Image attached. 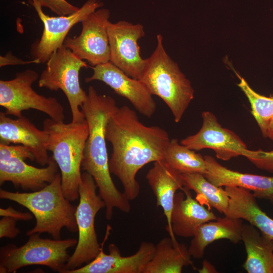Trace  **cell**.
I'll list each match as a JSON object with an SVG mask.
<instances>
[{"instance_id":"obj_1","label":"cell","mask_w":273,"mask_h":273,"mask_svg":"<svg viewBox=\"0 0 273 273\" xmlns=\"http://www.w3.org/2000/svg\"><path fill=\"white\" fill-rule=\"evenodd\" d=\"M106 139L112 145L110 172L121 181L129 200L136 199L140 186L138 171L146 164L164 160L170 141L168 133L157 126H148L128 106L118 107L109 119Z\"/></svg>"},{"instance_id":"obj_2","label":"cell","mask_w":273,"mask_h":273,"mask_svg":"<svg viewBox=\"0 0 273 273\" xmlns=\"http://www.w3.org/2000/svg\"><path fill=\"white\" fill-rule=\"evenodd\" d=\"M118 108L112 97L99 94L93 86L88 87L86 99L81 107L89 131L81 169L94 178L99 194L106 204L107 220L112 219L114 208L125 213L131 208L130 200L117 189L112 179L106 147L107 124Z\"/></svg>"},{"instance_id":"obj_3","label":"cell","mask_w":273,"mask_h":273,"mask_svg":"<svg viewBox=\"0 0 273 273\" xmlns=\"http://www.w3.org/2000/svg\"><path fill=\"white\" fill-rule=\"evenodd\" d=\"M0 198L17 203L28 209L36 219L34 227L26 234L47 233L53 239H61L63 228L72 233L78 232L75 218L76 207L64 195L61 175L41 189L30 193L12 192L0 190Z\"/></svg>"},{"instance_id":"obj_4","label":"cell","mask_w":273,"mask_h":273,"mask_svg":"<svg viewBox=\"0 0 273 273\" xmlns=\"http://www.w3.org/2000/svg\"><path fill=\"white\" fill-rule=\"evenodd\" d=\"M43 129L48 135L47 150L52 152L61 171L64 195L73 202L79 198L81 163L89 133L86 120L65 123L47 118Z\"/></svg>"},{"instance_id":"obj_5","label":"cell","mask_w":273,"mask_h":273,"mask_svg":"<svg viewBox=\"0 0 273 273\" xmlns=\"http://www.w3.org/2000/svg\"><path fill=\"white\" fill-rule=\"evenodd\" d=\"M152 95L161 98L170 109L174 121L179 122L194 99L190 80L167 54L161 34L157 35L156 47L149 58L139 79Z\"/></svg>"},{"instance_id":"obj_6","label":"cell","mask_w":273,"mask_h":273,"mask_svg":"<svg viewBox=\"0 0 273 273\" xmlns=\"http://www.w3.org/2000/svg\"><path fill=\"white\" fill-rule=\"evenodd\" d=\"M40 235L31 234L28 241L19 247L13 244L1 247L0 272H14L26 266L41 265L62 273L71 256L68 249L76 247L77 240L42 238Z\"/></svg>"},{"instance_id":"obj_7","label":"cell","mask_w":273,"mask_h":273,"mask_svg":"<svg viewBox=\"0 0 273 273\" xmlns=\"http://www.w3.org/2000/svg\"><path fill=\"white\" fill-rule=\"evenodd\" d=\"M97 188L93 176L86 171L82 173L78 188L79 202L75 214L78 232L77 244L62 273H68L94 259L107 239V235L100 244L95 227L97 213L106 207L105 202L97 193Z\"/></svg>"},{"instance_id":"obj_8","label":"cell","mask_w":273,"mask_h":273,"mask_svg":"<svg viewBox=\"0 0 273 273\" xmlns=\"http://www.w3.org/2000/svg\"><path fill=\"white\" fill-rule=\"evenodd\" d=\"M87 67L85 62L63 44L47 61L38 80L39 87L55 91L61 89L65 94L69 104L72 122L85 120L81 107L87 94L80 86L79 72L82 68Z\"/></svg>"},{"instance_id":"obj_9","label":"cell","mask_w":273,"mask_h":273,"mask_svg":"<svg viewBox=\"0 0 273 273\" xmlns=\"http://www.w3.org/2000/svg\"><path fill=\"white\" fill-rule=\"evenodd\" d=\"M38 75L33 70L17 73L14 78L0 80V105L5 114L17 117L24 110L35 109L47 114L50 118L64 121V108L55 97H46L37 94L32 85Z\"/></svg>"},{"instance_id":"obj_10","label":"cell","mask_w":273,"mask_h":273,"mask_svg":"<svg viewBox=\"0 0 273 273\" xmlns=\"http://www.w3.org/2000/svg\"><path fill=\"white\" fill-rule=\"evenodd\" d=\"M32 4L43 24L40 38L31 45L30 49L32 60L36 61L37 64L46 63L51 55L64 44L71 28L103 5L99 0H87L74 13L50 17L43 12L39 5Z\"/></svg>"},{"instance_id":"obj_11","label":"cell","mask_w":273,"mask_h":273,"mask_svg":"<svg viewBox=\"0 0 273 273\" xmlns=\"http://www.w3.org/2000/svg\"><path fill=\"white\" fill-rule=\"evenodd\" d=\"M202 125L196 134L183 139L180 144L191 150H213L216 157L228 161L243 156L247 159L254 157L256 151L248 149L241 138L233 131L221 126L215 115L211 112L202 113Z\"/></svg>"},{"instance_id":"obj_12","label":"cell","mask_w":273,"mask_h":273,"mask_svg":"<svg viewBox=\"0 0 273 273\" xmlns=\"http://www.w3.org/2000/svg\"><path fill=\"white\" fill-rule=\"evenodd\" d=\"M110 16V11L107 9L96 10L81 21L80 34L73 38L67 37L64 45L92 66L110 62L108 33Z\"/></svg>"},{"instance_id":"obj_13","label":"cell","mask_w":273,"mask_h":273,"mask_svg":"<svg viewBox=\"0 0 273 273\" xmlns=\"http://www.w3.org/2000/svg\"><path fill=\"white\" fill-rule=\"evenodd\" d=\"M110 60L126 74L139 79L145 65L138 41L145 36L144 26L125 21L108 24Z\"/></svg>"},{"instance_id":"obj_14","label":"cell","mask_w":273,"mask_h":273,"mask_svg":"<svg viewBox=\"0 0 273 273\" xmlns=\"http://www.w3.org/2000/svg\"><path fill=\"white\" fill-rule=\"evenodd\" d=\"M93 75L85 78L87 83L99 80L110 86L118 95L127 99L142 115L151 117L156 109L152 95L139 80L126 74L111 62L92 66Z\"/></svg>"},{"instance_id":"obj_15","label":"cell","mask_w":273,"mask_h":273,"mask_svg":"<svg viewBox=\"0 0 273 273\" xmlns=\"http://www.w3.org/2000/svg\"><path fill=\"white\" fill-rule=\"evenodd\" d=\"M155 249L153 243L143 242L135 253L122 256L118 247L110 244L109 254L103 251V247L94 259L68 273H143L154 255Z\"/></svg>"},{"instance_id":"obj_16","label":"cell","mask_w":273,"mask_h":273,"mask_svg":"<svg viewBox=\"0 0 273 273\" xmlns=\"http://www.w3.org/2000/svg\"><path fill=\"white\" fill-rule=\"evenodd\" d=\"M58 168L53 155L44 168L30 165L19 157L0 156V185L10 181L16 188L36 191L55 179Z\"/></svg>"},{"instance_id":"obj_17","label":"cell","mask_w":273,"mask_h":273,"mask_svg":"<svg viewBox=\"0 0 273 273\" xmlns=\"http://www.w3.org/2000/svg\"><path fill=\"white\" fill-rule=\"evenodd\" d=\"M46 131L37 128L24 116L12 119L5 112L0 113V143H14L27 147L33 154L38 164L48 165L50 157L47 145Z\"/></svg>"},{"instance_id":"obj_18","label":"cell","mask_w":273,"mask_h":273,"mask_svg":"<svg viewBox=\"0 0 273 273\" xmlns=\"http://www.w3.org/2000/svg\"><path fill=\"white\" fill-rule=\"evenodd\" d=\"M204 157L207 167L204 175L214 185L244 188L253 192L259 199H268L273 196V177L235 171L224 167L211 156Z\"/></svg>"},{"instance_id":"obj_19","label":"cell","mask_w":273,"mask_h":273,"mask_svg":"<svg viewBox=\"0 0 273 273\" xmlns=\"http://www.w3.org/2000/svg\"><path fill=\"white\" fill-rule=\"evenodd\" d=\"M146 178L156 199V205L163 210L167 220L166 229L172 240L175 239L171 225V214L176 192L185 186L181 174L170 167L164 160L154 162Z\"/></svg>"},{"instance_id":"obj_20","label":"cell","mask_w":273,"mask_h":273,"mask_svg":"<svg viewBox=\"0 0 273 273\" xmlns=\"http://www.w3.org/2000/svg\"><path fill=\"white\" fill-rule=\"evenodd\" d=\"M184 193L175 194L171 214V225L175 236L193 237L196 229L201 224L216 219L211 211L194 199L190 189L184 186Z\"/></svg>"},{"instance_id":"obj_21","label":"cell","mask_w":273,"mask_h":273,"mask_svg":"<svg viewBox=\"0 0 273 273\" xmlns=\"http://www.w3.org/2000/svg\"><path fill=\"white\" fill-rule=\"evenodd\" d=\"M224 189L230 198L224 215L246 220L273 240V219L260 208L253 194L240 187H225Z\"/></svg>"},{"instance_id":"obj_22","label":"cell","mask_w":273,"mask_h":273,"mask_svg":"<svg viewBox=\"0 0 273 273\" xmlns=\"http://www.w3.org/2000/svg\"><path fill=\"white\" fill-rule=\"evenodd\" d=\"M242 219L225 216L199 225L195 230L188 250L195 259L202 258L206 248L214 241L226 239L234 244L241 241Z\"/></svg>"},{"instance_id":"obj_23","label":"cell","mask_w":273,"mask_h":273,"mask_svg":"<svg viewBox=\"0 0 273 273\" xmlns=\"http://www.w3.org/2000/svg\"><path fill=\"white\" fill-rule=\"evenodd\" d=\"M241 241L246 252L244 269L248 273H273V240L254 225L243 223Z\"/></svg>"},{"instance_id":"obj_24","label":"cell","mask_w":273,"mask_h":273,"mask_svg":"<svg viewBox=\"0 0 273 273\" xmlns=\"http://www.w3.org/2000/svg\"><path fill=\"white\" fill-rule=\"evenodd\" d=\"M191 257L185 244L166 237L155 246L154 255L143 273H180L184 266L192 264Z\"/></svg>"},{"instance_id":"obj_25","label":"cell","mask_w":273,"mask_h":273,"mask_svg":"<svg viewBox=\"0 0 273 273\" xmlns=\"http://www.w3.org/2000/svg\"><path fill=\"white\" fill-rule=\"evenodd\" d=\"M185 186L193 190L210 207L224 214L229 206L230 198L225 190L209 181L204 174L198 172L181 174Z\"/></svg>"},{"instance_id":"obj_26","label":"cell","mask_w":273,"mask_h":273,"mask_svg":"<svg viewBox=\"0 0 273 273\" xmlns=\"http://www.w3.org/2000/svg\"><path fill=\"white\" fill-rule=\"evenodd\" d=\"M164 160L181 174L198 172L204 174L207 171L204 157L187 146L179 144L175 139L170 140Z\"/></svg>"},{"instance_id":"obj_27","label":"cell","mask_w":273,"mask_h":273,"mask_svg":"<svg viewBox=\"0 0 273 273\" xmlns=\"http://www.w3.org/2000/svg\"><path fill=\"white\" fill-rule=\"evenodd\" d=\"M236 73L240 79L238 85L247 98L250 104L251 113L263 136L265 138L267 126L273 119V95L266 97L256 93L243 77Z\"/></svg>"},{"instance_id":"obj_28","label":"cell","mask_w":273,"mask_h":273,"mask_svg":"<svg viewBox=\"0 0 273 273\" xmlns=\"http://www.w3.org/2000/svg\"><path fill=\"white\" fill-rule=\"evenodd\" d=\"M42 7H46L59 16L69 15L76 12L79 8L66 0H31Z\"/></svg>"},{"instance_id":"obj_29","label":"cell","mask_w":273,"mask_h":273,"mask_svg":"<svg viewBox=\"0 0 273 273\" xmlns=\"http://www.w3.org/2000/svg\"><path fill=\"white\" fill-rule=\"evenodd\" d=\"M17 156L24 160L29 159L35 161L32 152L25 146L22 145H10L0 143V156Z\"/></svg>"},{"instance_id":"obj_30","label":"cell","mask_w":273,"mask_h":273,"mask_svg":"<svg viewBox=\"0 0 273 273\" xmlns=\"http://www.w3.org/2000/svg\"><path fill=\"white\" fill-rule=\"evenodd\" d=\"M248 159L258 168L273 173V151L258 150L254 157Z\"/></svg>"},{"instance_id":"obj_31","label":"cell","mask_w":273,"mask_h":273,"mask_svg":"<svg viewBox=\"0 0 273 273\" xmlns=\"http://www.w3.org/2000/svg\"><path fill=\"white\" fill-rule=\"evenodd\" d=\"M17 220L10 216H2L0 219V238L13 239L19 234L20 230L16 226Z\"/></svg>"},{"instance_id":"obj_32","label":"cell","mask_w":273,"mask_h":273,"mask_svg":"<svg viewBox=\"0 0 273 273\" xmlns=\"http://www.w3.org/2000/svg\"><path fill=\"white\" fill-rule=\"evenodd\" d=\"M0 215L1 216H10L18 220L28 221L33 218L32 214L30 212H23L14 209L9 206L8 208H0Z\"/></svg>"},{"instance_id":"obj_33","label":"cell","mask_w":273,"mask_h":273,"mask_svg":"<svg viewBox=\"0 0 273 273\" xmlns=\"http://www.w3.org/2000/svg\"><path fill=\"white\" fill-rule=\"evenodd\" d=\"M30 63H36V61H24L13 55L11 51L8 52L5 56H0V67L7 65H24Z\"/></svg>"},{"instance_id":"obj_34","label":"cell","mask_w":273,"mask_h":273,"mask_svg":"<svg viewBox=\"0 0 273 273\" xmlns=\"http://www.w3.org/2000/svg\"><path fill=\"white\" fill-rule=\"evenodd\" d=\"M199 272H217L214 266L207 260H204L202 267L198 269Z\"/></svg>"},{"instance_id":"obj_35","label":"cell","mask_w":273,"mask_h":273,"mask_svg":"<svg viewBox=\"0 0 273 273\" xmlns=\"http://www.w3.org/2000/svg\"><path fill=\"white\" fill-rule=\"evenodd\" d=\"M265 138H268L273 140V119L270 122L267 126Z\"/></svg>"},{"instance_id":"obj_36","label":"cell","mask_w":273,"mask_h":273,"mask_svg":"<svg viewBox=\"0 0 273 273\" xmlns=\"http://www.w3.org/2000/svg\"><path fill=\"white\" fill-rule=\"evenodd\" d=\"M268 200L270 201V203L273 205V196L270 197Z\"/></svg>"}]
</instances>
